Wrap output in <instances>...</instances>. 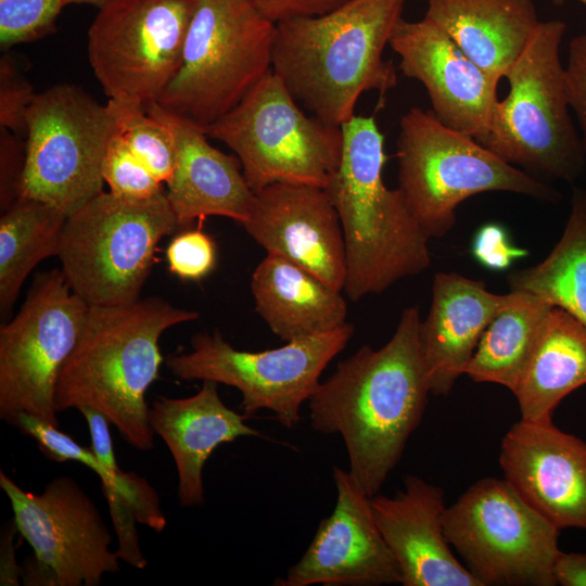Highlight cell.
I'll return each mask as SVG.
<instances>
[{
  "instance_id": "cell-9",
  "label": "cell",
  "mask_w": 586,
  "mask_h": 586,
  "mask_svg": "<svg viewBox=\"0 0 586 586\" xmlns=\"http://www.w3.org/2000/svg\"><path fill=\"white\" fill-rule=\"evenodd\" d=\"M201 128L234 152L255 193L280 182L324 188L342 156L341 127L307 115L272 71Z\"/></svg>"
},
{
  "instance_id": "cell-27",
  "label": "cell",
  "mask_w": 586,
  "mask_h": 586,
  "mask_svg": "<svg viewBox=\"0 0 586 586\" xmlns=\"http://www.w3.org/2000/svg\"><path fill=\"white\" fill-rule=\"evenodd\" d=\"M551 307L536 295L510 291L507 303L483 332L464 374L474 382L500 384L513 393Z\"/></svg>"
},
{
  "instance_id": "cell-17",
  "label": "cell",
  "mask_w": 586,
  "mask_h": 586,
  "mask_svg": "<svg viewBox=\"0 0 586 586\" xmlns=\"http://www.w3.org/2000/svg\"><path fill=\"white\" fill-rule=\"evenodd\" d=\"M390 47L399 69L426 90L432 113L445 126L475 139L483 136L499 101V80L476 65L434 22L397 25Z\"/></svg>"
},
{
  "instance_id": "cell-16",
  "label": "cell",
  "mask_w": 586,
  "mask_h": 586,
  "mask_svg": "<svg viewBox=\"0 0 586 586\" xmlns=\"http://www.w3.org/2000/svg\"><path fill=\"white\" fill-rule=\"evenodd\" d=\"M336 504L281 586L402 584L400 571L375 523L370 497L349 471L333 469Z\"/></svg>"
},
{
  "instance_id": "cell-14",
  "label": "cell",
  "mask_w": 586,
  "mask_h": 586,
  "mask_svg": "<svg viewBox=\"0 0 586 586\" xmlns=\"http://www.w3.org/2000/svg\"><path fill=\"white\" fill-rule=\"evenodd\" d=\"M0 487L17 531L34 550L22 571L25 585L97 586L105 574L120 571L109 527L73 477L56 476L35 494L1 471Z\"/></svg>"
},
{
  "instance_id": "cell-8",
  "label": "cell",
  "mask_w": 586,
  "mask_h": 586,
  "mask_svg": "<svg viewBox=\"0 0 586 586\" xmlns=\"http://www.w3.org/2000/svg\"><path fill=\"white\" fill-rule=\"evenodd\" d=\"M178 229L166 190L141 201L103 191L67 217L58 255L61 271L89 306L133 302L160 241Z\"/></svg>"
},
{
  "instance_id": "cell-32",
  "label": "cell",
  "mask_w": 586,
  "mask_h": 586,
  "mask_svg": "<svg viewBox=\"0 0 586 586\" xmlns=\"http://www.w3.org/2000/svg\"><path fill=\"white\" fill-rule=\"evenodd\" d=\"M68 0H0V46H12L40 39L55 28Z\"/></svg>"
},
{
  "instance_id": "cell-41",
  "label": "cell",
  "mask_w": 586,
  "mask_h": 586,
  "mask_svg": "<svg viewBox=\"0 0 586 586\" xmlns=\"http://www.w3.org/2000/svg\"><path fill=\"white\" fill-rule=\"evenodd\" d=\"M17 527L13 521L10 526H5L1 537V561H0V585H20L21 568L15 560V546L13 534Z\"/></svg>"
},
{
  "instance_id": "cell-26",
  "label": "cell",
  "mask_w": 586,
  "mask_h": 586,
  "mask_svg": "<svg viewBox=\"0 0 586 586\" xmlns=\"http://www.w3.org/2000/svg\"><path fill=\"white\" fill-rule=\"evenodd\" d=\"M586 384V326L552 306L513 392L521 419H552L560 402Z\"/></svg>"
},
{
  "instance_id": "cell-20",
  "label": "cell",
  "mask_w": 586,
  "mask_h": 586,
  "mask_svg": "<svg viewBox=\"0 0 586 586\" xmlns=\"http://www.w3.org/2000/svg\"><path fill=\"white\" fill-rule=\"evenodd\" d=\"M375 523L400 571L404 586H481L450 550L443 526L441 486L406 475L394 496L374 495Z\"/></svg>"
},
{
  "instance_id": "cell-10",
  "label": "cell",
  "mask_w": 586,
  "mask_h": 586,
  "mask_svg": "<svg viewBox=\"0 0 586 586\" xmlns=\"http://www.w3.org/2000/svg\"><path fill=\"white\" fill-rule=\"evenodd\" d=\"M450 546L481 586H555L560 530L506 480L484 477L443 513Z\"/></svg>"
},
{
  "instance_id": "cell-4",
  "label": "cell",
  "mask_w": 586,
  "mask_h": 586,
  "mask_svg": "<svg viewBox=\"0 0 586 586\" xmlns=\"http://www.w3.org/2000/svg\"><path fill=\"white\" fill-rule=\"evenodd\" d=\"M341 129V161L323 189L344 233L347 270L343 291L357 302L424 271L431 263L430 238L402 190L384 183V137L374 116L355 115Z\"/></svg>"
},
{
  "instance_id": "cell-34",
  "label": "cell",
  "mask_w": 586,
  "mask_h": 586,
  "mask_svg": "<svg viewBox=\"0 0 586 586\" xmlns=\"http://www.w3.org/2000/svg\"><path fill=\"white\" fill-rule=\"evenodd\" d=\"M37 93L9 55L0 60V127L26 135V116Z\"/></svg>"
},
{
  "instance_id": "cell-37",
  "label": "cell",
  "mask_w": 586,
  "mask_h": 586,
  "mask_svg": "<svg viewBox=\"0 0 586 586\" xmlns=\"http://www.w3.org/2000/svg\"><path fill=\"white\" fill-rule=\"evenodd\" d=\"M25 144L7 128L0 127V199L5 211L20 199L25 166Z\"/></svg>"
},
{
  "instance_id": "cell-1",
  "label": "cell",
  "mask_w": 586,
  "mask_h": 586,
  "mask_svg": "<svg viewBox=\"0 0 586 586\" xmlns=\"http://www.w3.org/2000/svg\"><path fill=\"white\" fill-rule=\"evenodd\" d=\"M418 307L405 308L391 340L361 346L308 399L313 429L344 441L349 473L371 498L399 462L430 394Z\"/></svg>"
},
{
  "instance_id": "cell-35",
  "label": "cell",
  "mask_w": 586,
  "mask_h": 586,
  "mask_svg": "<svg viewBox=\"0 0 586 586\" xmlns=\"http://www.w3.org/2000/svg\"><path fill=\"white\" fill-rule=\"evenodd\" d=\"M102 491L118 539L116 556L136 569H144L148 561L140 547L135 513L114 487L102 486Z\"/></svg>"
},
{
  "instance_id": "cell-19",
  "label": "cell",
  "mask_w": 586,
  "mask_h": 586,
  "mask_svg": "<svg viewBox=\"0 0 586 586\" xmlns=\"http://www.w3.org/2000/svg\"><path fill=\"white\" fill-rule=\"evenodd\" d=\"M499 463L520 496L559 530H586V442L552 419L514 423Z\"/></svg>"
},
{
  "instance_id": "cell-39",
  "label": "cell",
  "mask_w": 586,
  "mask_h": 586,
  "mask_svg": "<svg viewBox=\"0 0 586 586\" xmlns=\"http://www.w3.org/2000/svg\"><path fill=\"white\" fill-rule=\"evenodd\" d=\"M253 5L275 24L296 17L328 13L348 0H250Z\"/></svg>"
},
{
  "instance_id": "cell-13",
  "label": "cell",
  "mask_w": 586,
  "mask_h": 586,
  "mask_svg": "<svg viewBox=\"0 0 586 586\" xmlns=\"http://www.w3.org/2000/svg\"><path fill=\"white\" fill-rule=\"evenodd\" d=\"M89 305L61 269L40 272L15 317L0 329V419L15 426L21 412L59 426L54 394Z\"/></svg>"
},
{
  "instance_id": "cell-44",
  "label": "cell",
  "mask_w": 586,
  "mask_h": 586,
  "mask_svg": "<svg viewBox=\"0 0 586 586\" xmlns=\"http://www.w3.org/2000/svg\"><path fill=\"white\" fill-rule=\"evenodd\" d=\"M577 1H579L582 4L586 7V0H577Z\"/></svg>"
},
{
  "instance_id": "cell-40",
  "label": "cell",
  "mask_w": 586,
  "mask_h": 586,
  "mask_svg": "<svg viewBox=\"0 0 586 586\" xmlns=\"http://www.w3.org/2000/svg\"><path fill=\"white\" fill-rule=\"evenodd\" d=\"M557 585L586 586V553L560 552L556 566Z\"/></svg>"
},
{
  "instance_id": "cell-11",
  "label": "cell",
  "mask_w": 586,
  "mask_h": 586,
  "mask_svg": "<svg viewBox=\"0 0 586 586\" xmlns=\"http://www.w3.org/2000/svg\"><path fill=\"white\" fill-rule=\"evenodd\" d=\"M117 130L109 103L72 84L37 93L26 116L20 199L36 200L67 217L103 192L102 165Z\"/></svg>"
},
{
  "instance_id": "cell-29",
  "label": "cell",
  "mask_w": 586,
  "mask_h": 586,
  "mask_svg": "<svg viewBox=\"0 0 586 586\" xmlns=\"http://www.w3.org/2000/svg\"><path fill=\"white\" fill-rule=\"evenodd\" d=\"M511 291L536 295L586 326V191L574 188L563 233L539 264L509 275Z\"/></svg>"
},
{
  "instance_id": "cell-28",
  "label": "cell",
  "mask_w": 586,
  "mask_h": 586,
  "mask_svg": "<svg viewBox=\"0 0 586 586\" xmlns=\"http://www.w3.org/2000/svg\"><path fill=\"white\" fill-rule=\"evenodd\" d=\"M67 216L36 200L18 199L0 218V314L7 319L31 270L58 256Z\"/></svg>"
},
{
  "instance_id": "cell-21",
  "label": "cell",
  "mask_w": 586,
  "mask_h": 586,
  "mask_svg": "<svg viewBox=\"0 0 586 586\" xmlns=\"http://www.w3.org/2000/svg\"><path fill=\"white\" fill-rule=\"evenodd\" d=\"M144 109L168 128L175 141L176 164L166 182V196L179 229L208 216L227 217L242 225L255 192L244 177L239 158L213 146L199 125L157 103Z\"/></svg>"
},
{
  "instance_id": "cell-30",
  "label": "cell",
  "mask_w": 586,
  "mask_h": 586,
  "mask_svg": "<svg viewBox=\"0 0 586 586\" xmlns=\"http://www.w3.org/2000/svg\"><path fill=\"white\" fill-rule=\"evenodd\" d=\"M117 130L130 150L163 183L171 177L176 164V145L168 128L149 115L143 105L109 99Z\"/></svg>"
},
{
  "instance_id": "cell-12",
  "label": "cell",
  "mask_w": 586,
  "mask_h": 586,
  "mask_svg": "<svg viewBox=\"0 0 586 586\" xmlns=\"http://www.w3.org/2000/svg\"><path fill=\"white\" fill-rule=\"evenodd\" d=\"M353 334L354 326L345 322L277 348L246 352L234 348L217 331L202 332L192 337L190 352L169 355L165 365L180 380H211L235 387L242 394L244 416L266 409L282 426L292 429L321 373Z\"/></svg>"
},
{
  "instance_id": "cell-22",
  "label": "cell",
  "mask_w": 586,
  "mask_h": 586,
  "mask_svg": "<svg viewBox=\"0 0 586 586\" xmlns=\"http://www.w3.org/2000/svg\"><path fill=\"white\" fill-rule=\"evenodd\" d=\"M508 294L489 292L481 280L437 272L429 314L419 341L431 394L446 396L474 354L486 327L507 303Z\"/></svg>"
},
{
  "instance_id": "cell-25",
  "label": "cell",
  "mask_w": 586,
  "mask_h": 586,
  "mask_svg": "<svg viewBox=\"0 0 586 586\" xmlns=\"http://www.w3.org/2000/svg\"><path fill=\"white\" fill-rule=\"evenodd\" d=\"M251 291L256 313L285 342L328 332L347 322L342 291L277 255L267 254L256 266Z\"/></svg>"
},
{
  "instance_id": "cell-38",
  "label": "cell",
  "mask_w": 586,
  "mask_h": 586,
  "mask_svg": "<svg viewBox=\"0 0 586 586\" xmlns=\"http://www.w3.org/2000/svg\"><path fill=\"white\" fill-rule=\"evenodd\" d=\"M564 68L569 104L582 129V141L586 151V34L570 41Z\"/></svg>"
},
{
  "instance_id": "cell-2",
  "label": "cell",
  "mask_w": 586,
  "mask_h": 586,
  "mask_svg": "<svg viewBox=\"0 0 586 586\" xmlns=\"http://www.w3.org/2000/svg\"><path fill=\"white\" fill-rule=\"evenodd\" d=\"M406 0H348L332 11L276 24L271 71L302 107L341 127L359 97L397 85L385 47L403 20Z\"/></svg>"
},
{
  "instance_id": "cell-31",
  "label": "cell",
  "mask_w": 586,
  "mask_h": 586,
  "mask_svg": "<svg viewBox=\"0 0 586 586\" xmlns=\"http://www.w3.org/2000/svg\"><path fill=\"white\" fill-rule=\"evenodd\" d=\"M102 176L110 193L125 200H148L164 192L161 182L116 130L103 158Z\"/></svg>"
},
{
  "instance_id": "cell-33",
  "label": "cell",
  "mask_w": 586,
  "mask_h": 586,
  "mask_svg": "<svg viewBox=\"0 0 586 586\" xmlns=\"http://www.w3.org/2000/svg\"><path fill=\"white\" fill-rule=\"evenodd\" d=\"M170 241L166 250L169 271L181 280L200 281L216 267L217 247L214 240L201 229H183Z\"/></svg>"
},
{
  "instance_id": "cell-43",
  "label": "cell",
  "mask_w": 586,
  "mask_h": 586,
  "mask_svg": "<svg viewBox=\"0 0 586 586\" xmlns=\"http://www.w3.org/2000/svg\"><path fill=\"white\" fill-rule=\"evenodd\" d=\"M565 0H551L555 5H562Z\"/></svg>"
},
{
  "instance_id": "cell-3",
  "label": "cell",
  "mask_w": 586,
  "mask_h": 586,
  "mask_svg": "<svg viewBox=\"0 0 586 586\" xmlns=\"http://www.w3.org/2000/svg\"><path fill=\"white\" fill-rule=\"evenodd\" d=\"M195 310L151 296L89 306L79 340L58 378L56 411L91 407L103 413L132 447L153 448L145 394L158 378L162 334L194 321Z\"/></svg>"
},
{
  "instance_id": "cell-42",
  "label": "cell",
  "mask_w": 586,
  "mask_h": 586,
  "mask_svg": "<svg viewBox=\"0 0 586 586\" xmlns=\"http://www.w3.org/2000/svg\"><path fill=\"white\" fill-rule=\"evenodd\" d=\"M71 4H90L98 8L104 5L109 0H68Z\"/></svg>"
},
{
  "instance_id": "cell-15",
  "label": "cell",
  "mask_w": 586,
  "mask_h": 586,
  "mask_svg": "<svg viewBox=\"0 0 586 586\" xmlns=\"http://www.w3.org/2000/svg\"><path fill=\"white\" fill-rule=\"evenodd\" d=\"M198 0H109L88 30V58L109 99L157 103L179 69Z\"/></svg>"
},
{
  "instance_id": "cell-24",
  "label": "cell",
  "mask_w": 586,
  "mask_h": 586,
  "mask_svg": "<svg viewBox=\"0 0 586 586\" xmlns=\"http://www.w3.org/2000/svg\"><path fill=\"white\" fill-rule=\"evenodd\" d=\"M424 17L499 81L540 23L532 0H428Z\"/></svg>"
},
{
  "instance_id": "cell-6",
  "label": "cell",
  "mask_w": 586,
  "mask_h": 586,
  "mask_svg": "<svg viewBox=\"0 0 586 586\" xmlns=\"http://www.w3.org/2000/svg\"><path fill=\"white\" fill-rule=\"evenodd\" d=\"M396 156L398 188L429 238L446 234L457 206L479 193L506 191L552 203L561 199L557 190L420 107L400 118Z\"/></svg>"
},
{
  "instance_id": "cell-7",
  "label": "cell",
  "mask_w": 586,
  "mask_h": 586,
  "mask_svg": "<svg viewBox=\"0 0 586 586\" xmlns=\"http://www.w3.org/2000/svg\"><path fill=\"white\" fill-rule=\"evenodd\" d=\"M276 30L250 0H198L157 104L201 127L216 122L271 71Z\"/></svg>"
},
{
  "instance_id": "cell-18",
  "label": "cell",
  "mask_w": 586,
  "mask_h": 586,
  "mask_svg": "<svg viewBox=\"0 0 586 586\" xmlns=\"http://www.w3.org/2000/svg\"><path fill=\"white\" fill-rule=\"evenodd\" d=\"M242 225L267 254L283 257L331 288L344 290L347 270L344 233L323 188L270 184L255 193Z\"/></svg>"
},
{
  "instance_id": "cell-23",
  "label": "cell",
  "mask_w": 586,
  "mask_h": 586,
  "mask_svg": "<svg viewBox=\"0 0 586 586\" xmlns=\"http://www.w3.org/2000/svg\"><path fill=\"white\" fill-rule=\"evenodd\" d=\"M246 416L227 407L218 394V383L204 380L189 397H160L149 409L154 432L168 447L178 475V499L183 507L204 502L203 469L221 444L243 436H259L247 425Z\"/></svg>"
},
{
  "instance_id": "cell-36",
  "label": "cell",
  "mask_w": 586,
  "mask_h": 586,
  "mask_svg": "<svg viewBox=\"0 0 586 586\" xmlns=\"http://www.w3.org/2000/svg\"><path fill=\"white\" fill-rule=\"evenodd\" d=\"M474 258L491 270H505L517 259L528 255L525 249L512 244L506 229L496 222L482 226L472 241Z\"/></svg>"
},
{
  "instance_id": "cell-5",
  "label": "cell",
  "mask_w": 586,
  "mask_h": 586,
  "mask_svg": "<svg viewBox=\"0 0 586 586\" xmlns=\"http://www.w3.org/2000/svg\"><path fill=\"white\" fill-rule=\"evenodd\" d=\"M566 25L540 21L507 78L486 132L476 140L507 163L539 176L574 181L586 151L572 122L560 46Z\"/></svg>"
}]
</instances>
